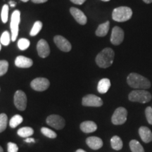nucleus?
Wrapping results in <instances>:
<instances>
[{"mask_svg": "<svg viewBox=\"0 0 152 152\" xmlns=\"http://www.w3.org/2000/svg\"><path fill=\"white\" fill-rule=\"evenodd\" d=\"M127 83L129 86L137 90H147L151 87L149 80L136 73H132L128 76Z\"/></svg>", "mask_w": 152, "mask_h": 152, "instance_id": "f257e3e1", "label": "nucleus"}, {"mask_svg": "<svg viewBox=\"0 0 152 152\" xmlns=\"http://www.w3.org/2000/svg\"><path fill=\"white\" fill-rule=\"evenodd\" d=\"M115 53L111 48H105L97 54L96 57V63L99 67L107 68L111 66L113 63Z\"/></svg>", "mask_w": 152, "mask_h": 152, "instance_id": "f03ea898", "label": "nucleus"}, {"mask_svg": "<svg viewBox=\"0 0 152 152\" xmlns=\"http://www.w3.org/2000/svg\"><path fill=\"white\" fill-rule=\"evenodd\" d=\"M132 16V11L130 7H120L115 8L112 13V18L116 22H125Z\"/></svg>", "mask_w": 152, "mask_h": 152, "instance_id": "7ed1b4c3", "label": "nucleus"}, {"mask_svg": "<svg viewBox=\"0 0 152 152\" xmlns=\"http://www.w3.org/2000/svg\"><path fill=\"white\" fill-rule=\"evenodd\" d=\"M129 100L133 102L146 104L150 102L152 99L151 93L145 90H133L129 94Z\"/></svg>", "mask_w": 152, "mask_h": 152, "instance_id": "20e7f679", "label": "nucleus"}, {"mask_svg": "<svg viewBox=\"0 0 152 152\" xmlns=\"http://www.w3.org/2000/svg\"><path fill=\"white\" fill-rule=\"evenodd\" d=\"M20 21V13L18 10L13 12L11 18V41L15 42L18 35V26Z\"/></svg>", "mask_w": 152, "mask_h": 152, "instance_id": "39448f33", "label": "nucleus"}, {"mask_svg": "<svg viewBox=\"0 0 152 152\" xmlns=\"http://www.w3.org/2000/svg\"><path fill=\"white\" fill-rule=\"evenodd\" d=\"M128 116V111L124 107H118L114 111L112 115L111 121L113 124L118 125H122L126 122Z\"/></svg>", "mask_w": 152, "mask_h": 152, "instance_id": "423d86ee", "label": "nucleus"}, {"mask_svg": "<svg viewBox=\"0 0 152 152\" xmlns=\"http://www.w3.org/2000/svg\"><path fill=\"white\" fill-rule=\"evenodd\" d=\"M49 80L45 77H37L34 79L30 83V86L34 90L37 92H43L49 88Z\"/></svg>", "mask_w": 152, "mask_h": 152, "instance_id": "0eeeda50", "label": "nucleus"}, {"mask_svg": "<svg viewBox=\"0 0 152 152\" xmlns=\"http://www.w3.org/2000/svg\"><path fill=\"white\" fill-rule=\"evenodd\" d=\"M14 104L20 111H24L27 106V96L22 90H17L14 94Z\"/></svg>", "mask_w": 152, "mask_h": 152, "instance_id": "6e6552de", "label": "nucleus"}, {"mask_svg": "<svg viewBox=\"0 0 152 152\" xmlns=\"http://www.w3.org/2000/svg\"><path fill=\"white\" fill-rule=\"evenodd\" d=\"M82 104L85 106L99 107L103 105V101L100 97L94 94H87L83 98Z\"/></svg>", "mask_w": 152, "mask_h": 152, "instance_id": "1a4fd4ad", "label": "nucleus"}, {"mask_svg": "<svg viewBox=\"0 0 152 152\" xmlns=\"http://www.w3.org/2000/svg\"><path fill=\"white\" fill-rule=\"evenodd\" d=\"M47 125L56 130H61L65 126V120L58 115H50L46 120Z\"/></svg>", "mask_w": 152, "mask_h": 152, "instance_id": "9d476101", "label": "nucleus"}, {"mask_svg": "<svg viewBox=\"0 0 152 152\" xmlns=\"http://www.w3.org/2000/svg\"><path fill=\"white\" fill-rule=\"evenodd\" d=\"M124 31L118 26H115L112 30L111 36V42L113 45H119L124 39Z\"/></svg>", "mask_w": 152, "mask_h": 152, "instance_id": "9b49d317", "label": "nucleus"}, {"mask_svg": "<svg viewBox=\"0 0 152 152\" xmlns=\"http://www.w3.org/2000/svg\"><path fill=\"white\" fill-rule=\"evenodd\" d=\"M54 41L57 47L63 52H68L71 50V44L65 37L61 35H56L54 38Z\"/></svg>", "mask_w": 152, "mask_h": 152, "instance_id": "f8f14e48", "label": "nucleus"}, {"mask_svg": "<svg viewBox=\"0 0 152 152\" xmlns=\"http://www.w3.org/2000/svg\"><path fill=\"white\" fill-rule=\"evenodd\" d=\"M37 49L38 54L41 58H46L50 54V48H49L48 43L43 39L38 42Z\"/></svg>", "mask_w": 152, "mask_h": 152, "instance_id": "ddd939ff", "label": "nucleus"}, {"mask_svg": "<svg viewBox=\"0 0 152 152\" xmlns=\"http://www.w3.org/2000/svg\"><path fill=\"white\" fill-rule=\"evenodd\" d=\"M70 12L75 18V20L80 25H85L87 23V19L83 11L80 10V9L75 8V7H72L70 9Z\"/></svg>", "mask_w": 152, "mask_h": 152, "instance_id": "4468645a", "label": "nucleus"}, {"mask_svg": "<svg viewBox=\"0 0 152 152\" xmlns=\"http://www.w3.org/2000/svg\"><path fill=\"white\" fill-rule=\"evenodd\" d=\"M33 64V61L31 58L24 56H18L15 60V65L18 68H28L31 67Z\"/></svg>", "mask_w": 152, "mask_h": 152, "instance_id": "2eb2a0df", "label": "nucleus"}, {"mask_svg": "<svg viewBox=\"0 0 152 152\" xmlns=\"http://www.w3.org/2000/svg\"><path fill=\"white\" fill-rule=\"evenodd\" d=\"M86 143L88 147L93 150H98L103 146L102 140L97 137H90L87 138Z\"/></svg>", "mask_w": 152, "mask_h": 152, "instance_id": "dca6fc26", "label": "nucleus"}, {"mask_svg": "<svg viewBox=\"0 0 152 152\" xmlns=\"http://www.w3.org/2000/svg\"><path fill=\"white\" fill-rule=\"evenodd\" d=\"M139 134L144 143H149L152 141V132L147 127H140L139 129Z\"/></svg>", "mask_w": 152, "mask_h": 152, "instance_id": "f3484780", "label": "nucleus"}, {"mask_svg": "<svg viewBox=\"0 0 152 152\" xmlns=\"http://www.w3.org/2000/svg\"><path fill=\"white\" fill-rule=\"evenodd\" d=\"M97 129V125L93 121H84L80 124V130L83 132L91 133L94 132Z\"/></svg>", "mask_w": 152, "mask_h": 152, "instance_id": "a211bd4d", "label": "nucleus"}, {"mask_svg": "<svg viewBox=\"0 0 152 152\" xmlns=\"http://www.w3.org/2000/svg\"><path fill=\"white\" fill-rule=\"evenodd\" d=\"M111 87V81L108 78H103L99 82L97 90L101 94H105Z\"/></svg>", "mask_w": 152, "mask_h": 152, "instance_id": "6ab92c4d", "label": "nucleus"}, {"mask_svg": "<svg viewBox=\"0 0 152 152\" xmlns=\"http://www.w3.org/2000/svg\"><path fill=\"white\" fill-rule=\"evenodd\" d=\"M109 28L110 23L109 21H106L98 26L97 29H96V32H95V34L98 37H104V36L107 35L108 32L109 30Z\"/></svg>", "mask_w": 152, "mask_h": 152, "instance_id": "aec40b11", "label": "nucleus"}, {"mask_svg": "<svg viewBox=\"0 0 152 152\" xmlns=\"http://www.w3.org/2000/svg\"><path fill=\"white\" fill-rule=\"evenodd\" d=\"M34 133V130L32 128L30 127H23V128H20L17 132V134L21 137L27 138L31 135H33Z\"/></svg>", "mask_w": 152, "mask_h": 152, "instance_id": "412c9836", "label": "nucleus"}, {"mask_svg": "<svg viewBox=\"0 0 152 152\" xmlns=\"http://www.w3.org/2000/svg\"><path fill=\"white\" fill-rule=\"evenodd\" d=\"M111 147L113 149L119 151L123 148V141L118 136H113L111 140Z\"/></svg>", "mask_w": 152, "mask_h": 152, "instance_id": "4be33fe9", "label": "nucleus"}, {"mask_svg": "<svg viewBox=\"0 0 152 152\" xmlns=\"http://www.w3.org/2000/svg\"><path fill=\"white\" fill-rule=\"evenodd\" d=\"M130 148L132 152H144L143 147L137 140H131L130 142Z\"/></svg>", "mask_w": 152, "mask_h": 152, "instance_id": "5701e85b", "label": "nucleus"}, {"mask_svg": "<svg viewBox=\"0 0 152 152\" xmlns=\"http://www.w3.org/2000/svg\"><path fill=\"white\" fill-rule=\"evenodd\" d=\"M23 117L20 115H15L11 118L9 122V125L11 128H15L23 122Z\"/></svg>", "mask_w": 152, "mask_h": 152, "instance_id": "b1692460", "label": "nucleus"}, {"mask_svg": "<svg viewBox=\"0 0 152 152\" xmlns=\"http://www.w3.org/2000/svg\"><path fill=\"white\" fill-rule=\"evenodd\" d=\"M8 122V118L5 113L0 114V133L6 130Z\"/></svg>", "mask_w": 152, "mask_h": 152, "instance_id": "393cba45", "label": "nucleus"}, {"mask_svg": "<svg viewBox=\"0 0 152 152\" xmlns=\"http://www.w3.org/2000/svg\"><path fill=\"white\" fill-rule=\"evenodd\" d=\"M42 23L41 21H39V20L36 21L33 25V27L32 28L31 31H30V36L37 35L39 33V31L42 30Z\"/></svg>", "mask_w": 152, "mask_h": 152, "instance_id": "a878e982", "label": "nucleus"}, {"mask_svg": "<svg viewBox=\"0 0 152 152\" xmlns=\"http://www.w3.org/2000/svg\"><path fill=\"white\" fill-rule=\"evenodd\" d=\"M11 39V38L10 37V35H9V32L4 31L2 33V35H1V38H0V42H1V45H4V46H7L10 43Z\"/></svg>", "mask_w": 152, "mask_h": 152, "instance_id": "bb28decb", "label": "nucleus"}, {"mask_svg": "<svg viewBox=\"0 0 152 152\" xmlns=\"http://www.w3.org/2000/svg\"><path fill=\"white\" fill-rule=\"evenodd\" d=\"M41 132L45 136L47 137L51 138V139H54L56 138L57 135L56 133L52 130H50L49 128H45V127H43V128H41Z\"/></svg>", "mask_w": 152, "mask_h": 152, "instance_id": "cd10ccee", "label": "nucleus"}, {"mask_svg": "<svg viewBox=\"0 0 152 152\" xmlns=\"http://www.w3.org/2000/svg\"><path fill=\"white\" fill-rule=\"evenodd\" d=\"M30 45V41L26 38H21L18 42V47L20 50L23 51L27 49Z\"/></svg>", "mask_w": 152, "mask_h": 152, "instance_id": "c85d7f7f", "label": "nucleus"}, {"mask_svg": "<svg viewBox=\"0 0 152 152\" xmlns=\"http://www.w3.org/2000/svg\"><path fill=\"white\" fill-rule=\"evenodd\" d=\"M8 16H9V6L5 4L3 6L2 9H1V20L4 23H6L8 20Z\"/></svg>", "mask_w": 152, "mask_h": 152, "instance_id": "c756f323", "label": "nucleus"}, {"mask_svg": "<svg viewBox=\"0 0 152 152\" xmlns=\"http://www.w3.org/2000/svg\"><path fill=\"white\" fill-rule=\"evenodd\" d=\"M9 68V63L6 60L0 61V76L7 73Z\"/></svg>", "mask_w": 152, "mask_h": 152, "instance_id": "7c9ffc66", "label": "nucleus"}, {"mask_svg": "<svg viewBox=\"0 0 152 152\" xmlns=\"http://www.w3.org/2000/svg\"><path fill=\"white\" fill-rule=\"evenodd\" d=\"M145 115L148 123L150 125H152V107H151V106H148V107L146 108Z\"/></svg>", "mask_w": 152, "mask_h": 152, "instance_id": "2f4dec72", "label": "nucleus"}, {"mask_svg": "<svg viewBox=\"0 0 152 152\" xmlns=\"http://www.w3.org/2000/svg\"><path fill=\"white\" fill-rule=\"evenodd\" d=\"M18 147L16 144L13 142H9L8 143V152H18Z\"/></svg>", "mask_w": 152, "mask_h": 152, "instance_id": "473e14b6", "label": "nucleus"}, {"mask_svg": "<svg viewBox=\"0 0 152 152\" xmlns=\"http://www.w3.org/2000/svg\"><path fill=\"white\" fill-rule=\"evenodd\" d=\"M71 1L73 4H75L81 5V4H83L84 3L86 0H71Z\"/></svg>", "mask_w": 152, "mask_h": 152, "instance_id": "72a5a7b5", "label": "nucleus"}, {"mask_svg": "<svg viewBox=\"0 0 152 152\" xmlns=\"http://www.w3.org/2000/svg\"><path fill=\"white\" fill-rule=\"evenodd\" d=\"M48 1V0H32L33 3L35 4H41V3H45L46 1Z\"/></svg>", "mask_w": 152, "mask_h": 152, "instance_id": "f704fd0d", "label": "nucleus"}, {"mask_svg": "<svg viewBox=\"0 0 152 152\" xmlns=\"http://www.w3.org/2000/svg\"><path fill=\"white\" fill-rule=\"evenodd\" d=\"M25 142H27V143H31V142H35V139H33V138H30V137L26 138V140H25Z\"/></svg>", "mask_w": 152, "mask_h": 152, "instance_id": "c9c22d12", "label": "nucleus"}, {"mask_svg": "<svg viewBox=\"0 0 152 152\" xmlns=\"http://www.w3.org/2000/svg\"><path fill=\"white\" fill-rule=\"evenodd\" d=\"M9 5H10L11 7H16V2H15V1H9Z\"/></svg>", "mask_w": 152, "mask_h": 152, "instance_id": "e433bc0d", "label": "nucleus"}, {"mask_svg": "<svg viewBox=\"0 0 152 152\" xmlns=\"http://www.w3.org/2000/svg\"><path fill=\"white\" fill-rule=\"evenodd\" d=\"M146 4H151L152 3V0H143Z\"/></svg>", "mask_w": 152, "mask_h": 152, "instance_id": "4c0bfd02", "label": "nucleus"}, {"mask_svg": "<svg viewBox=\"0 0 152 152\" xmlns=\"http://www.w3.org/2000/svg\"><path fill=\"white\" fill-rule=\"evenodd\" d=\"M75 152H86L85 151V150H83V149H77V151H76Z\"/></svg>", "mask_w": 152, "mask_h": 152, "instance_id": "58836bf2", "label": "nucleus"}, {"mask_svg": "<svg viewBox=\"0 0 152 152\" xmlns=\"http://www.w3.org/2000/svg\"><path fill=\"white\" fill-rule=\"evenodd\" d=\"M0 152H4L3 149H2V148H1V146H0Z\"/></svg>", "mask_w": 152, "mask_h": 152, "instance_id": "ea45409f", "label": "nucleus"}, {"mask_svg": "<svg viewBox=\"0 0 152 152\" xmlns=\"http://www.w3.org/2000/svg\"><path fill=\"white\" fill-rule=\"evenodd\" d=\"M22 1H23V2H27V1H29V0H21Z\"/></svg>", "mask_w": 152, "mask_h": 152, "instance_id": "a19ab883", "label": "nucleus"}, {"mask_svg": "<svg viewBox=\"0 0 152 152\" xmlns=\"http://www.w3.org/2000/svg\"><path fill=\"white\" fill-rule=\"evenodd\" d=\"M102 1H109L110 0H102Z\"/></svg>", "mask_w": 152, "mask_h": 152, "instance_id": "79ce46f5", "label": "nucleus"}, {"mask_svg": "<svg viewBox=\"0 0 152 152\" xmlns=\"http://www.w3.org/2000/svg\"><path fill=\"white\" fill-rule=\"evenodd\" d=\"M1 44L0 42V50H1Z\"/></svg>", "mask_w": 152, "mask_h": 152, "instance_id": "37998d69", "label": "nucleus"}]
</instances>
